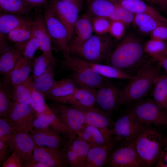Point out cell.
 Instances as JSON below:
<instances>
[{
  "label": "cell",
  "mask_w": 167,
  "mask_h": 167,
  "mask_svg": "<svg viewBox=\"0 0 167 167\" xmlns=\"http://www.w3.org/2000/svg\"><path fill=\"white\" fill-rule=\"evenodd\" d=\"M153 59L146 61L134 78L121 90L120 105L143 99L151 91L155 80L161 75L160 66Z\"/></svg>",
  "instance_id": "obj_1"
},
{
  "label": "cell",
  "mask_w": 167,
  "mask_h": 167,
  "mask_svg": "<svg viewBox=\"0 0 167 167\" xmlns=\"http://www.w3.org/2000/svg\"><path fill=\"white\" fill-rule=\"evenodd\" d=\"M144 52L138 40L127 36L111 52L108 58L109 65L131 74L130 71L136 69L138 71L146 62L143 61Z\"/></svg>",
  "instance_id": "obj_2"
},
{
  "label": "cell",
  "mask_w": 167,
  "mask_h": 167,
  "mask_svg": "<svg viewBox=\"0 0 167 167\" xmlns=\"http://www.w3.org/2000/svg\"><path fill=\"white\" fill-rule=\"evenodd\" d=\"M164 139L158 131L144 126L134 139L138 153L147 167L156 163L163 148Z\"/></svg>",
  "instance_id": "obj_3"
},
{
  "label": "cell",
  "mask_w": 167,
  "mask_h": 167,
  "mask_svg": "<svg viewBox=\"0 0 167 167\" xmlns=\"http://www.w3.org/2000/svg\"><path fill=\"white\" fill-rule=\"evenodd\" d=\"M64 58L63 66L72 71V79L81 87L98 89L108 82L107 78L81 63L77 57L69 55Z\"/></svg>",
  "instance_id": "obj_4"
},
{
  "label": "cell",
  "mask_w": 167,
  "mask_h": 167,
  "mask_svg": "<svg viewBox=\"0 0 167 167\" xmlns=\"http://www.w3.org/2000/svg\"><path fill=\"white\" fill-rule=\"evenodd\" d=\"M113 42L108 35L96 34L86 41L74 54L88 62L100 63L108 58Z\"/></svg>",
  "instance_id": "obj_5"
},
{
  "label": "cell",
  "mask_w": 167,
  "mask_h": 167,
  "mask_svg": "<svg viewBox=\"0 0 167 167\" xmlns=\"http://www.w3.org/2000/svg\"><path fill=\"white\" fill-rule=\"evenodd\" d=\"M133 103L130 109L144 125L167 126V112L153 100L142 99Z\"/></svg>",
  "instance_id": "obj_6"
},
{
  "label": "cell",
  "mask_w": 167,
  "mask_h": 167,
  "mask_svg": "<svg viewBox=\"0 0 167 167\" xmlns=\"http://www.w3.org/2000/svg\"><path fill=\"white\" fill-rule=\"evenodd\" d=\"M112 151L105 164L110 167H147L136 148L134 139L123 141Z\"/></svg>",
  "instance_id": "obj_7"
},
{
  "label": "cell",
  "mask_w": 167,
  "mask_h": 167,
  "mask_svg": "<svg viewBox=\"0 0 167 167\" xmlns=\"http://www.w3.org/2000/svg\"><path fill=\"white\" fill-rule=\"evenodd\" d=\"M44 18L52 41L64 57L70 55V40L65 26L58 18L49 6L44 11Z\"/></svg>",
  "instance_id": "obj_8"
},
{
  "label": "cell",
  "mask_w": 167,
  "mask_h": 167,
  "mask_svg": "<svg viewBox=\"0 0 167 167\" xmlns=\"http://www.w3.org/2000/svg\"><path fill=\"white\" fill-rule=\"evenodd\" d=\"M144 126L129 109L114 124L112 129L113 145L116 142L134 139Z\"/></svg>",
  "instance_id": "obj_9"
},
{
  "label": "cell",
  "mask_w": 167,
  "mask_h": 167,
  "mask_svg": "<svg viewBox=\"0 0 167 167\" xmlns=\"http://www.w3.org/2000/svg\"><path fill=\"white\" fill-rule=\"evenodd\" d=\"M92 146L74 133L65 137L62 150L68 166L82 167Z\"/></svg>",
  "instance_id": "obj_10"
},
{
  "label": "cell",
  "mask_w": 167,
  "mask_h": 167,
  "mask_svg": "<svg viewBox=\"0 0 167 167\" xmlns=\"http://www.w3.org/2000/svg\"><path fill=\"white\" fill-rule=\"evenodd\" d=\"M59 121L75 134L85 124V117L81 110L55 101L49 106Z\"/></svg>",
  "instance_id": "obj_11"
},
{
  "label": "cell",
  "mask_w": 167,
  "mask_h": 167,
  "mask_svg": "<svg viewBox=\"0 0 167 167\" xmlns=\"http://www.w3.org/2000/svg\"><path fill=\"white\" fill-rule=\"evenodd\" d=\"M36 114L30 105L15 102L6 118L16 131L30 132L34 128L33 122Z\"/></svg>",
  "instance_id": "obj_12"
},
{
  "label": "cell",
  "mask_w": 167,
  "mask_h": 167,
  "mask_svg": "<svg viewBox=\"0 0 167 167\" xmlns=\"http://www.w3.org/2000/svg\"><path fill=\"white\" fill-rule=\"evenodd\" d=\"M50 6L55 14L65 26L71 41L74 34L76 24L80 10L74 3L60 0H54Z\"/></svg>",
  "instance_id": "obj_13"
},
{
  "label": "cell",
  "mask_w": 167,
  "mask_h": 167,
  "mask_svg": "<svg viewBox=\"0 0 167 167\" xmlns=\"http://www.w3.org/2000/svg\"><path fill=\"white\" fill-rule=\"evenodd\" d=\"M96 90L85 87H77L73 92L68 96L51 100L81 110L87 109L93 107L96 105Z\"/></svg>",
  "instance_id": "obj_14"
},
{
  "label": "cell",
  "mask_w": 167,
  "mask_h": 167,
  "mask_svg": "<svg viewBox=\"0 0 167 167\" xmlns=\"http://www.w3.org/2000/svg\"><path fill=\"white\" fill-rule=\"evenodd\" d=\"M81 110L85 115V123L98 129L103 134L107 144L112 147V129L110 128L109 114L99 108L94 107Z\"/></svg>",
  "instance_id": "obj_15"
},
{
  "label": "cell",
  "mask_w": 167,
  "mask_h": 167,
  "mask_svg": "<svg viewBox=\"0 0 167 167\" xmlns=\"http://www.w3.org/2000/svg\"><path fill=\"white\" fill-rule=\"evenodd\" d=\"M121 90L108 82L98 89L96 92V104L109 114L120 105Z\"/></svg>",
  "instance_id": "obj_16"
},
{
  "label": "cell",
  "mask_w": 167,
  "mask_h": 167,
  "mask_svg": "<svg viewBox=\"0 0 167 167\" xmlns=\"http://www.w3.org/2000/svg\"><path fill=\"white\" fill-rule=\"evenodd\" d=\"M35 146L29 132L16 131L9 147L19 156L23 167L34 159L33 152Z\"/></svg>",
  "instance_id": "obj_17"
},
{
  "label": "cell",
  "mask_w": 167,
  "mask_h": 167,
  "mask_svg": "<svg viewBox=\"0 0 167 167\" xmlns=\"http://www.w3.org/2000/svg\"><path fill=\"white\" fill-rule=\"evenodd\" d=\"M33 156L34 159L47 167H68L62 149L36 145Z\"/></svg>",
  "instance_id": "obj_18"
},
{
  "label": "cell",
  "mask_w": 167,
  "mask_h": 167,
  "mask_svg": "<svg viewBox=\"0 0 167 167\" xmlns=\"http://www.w3.org/2000/svg\"><path fill=\"white\" fill-rule=\"evenodd\" d=\"M91 18L87 15L79 18L75 25V35L70 43V54L73 56L92 35L93 31Z\"/></svg>",
  "instance_id": "obj_19"
},
{
  "label": "cell",
  "mask_w": 167,
  "mask_h": 167,
  "mask_svg": "<svg viewBox=\"0 0 167 167\" xmlns=\"http://www.w3.org/2000/svg\"><path fill=\"white\" fill-rule=\"evenodd\" d=\"M36 145L62 149L64 138L51 127L35 128L29 132Z\"/></svg>",
  "instance_id": "obj_20"
},
{
  "label": "cell",
  "mask_w": 167,
  "mask_h": 167,
  "mask_svg": "<svg viewBox=\"0 0 167 167\" xmlns=\"http://www.w3.org/2000/svg\"><path fill=\"white\" fill-rule=\"evenodd\" d=\"M32 33L38 41L39 49L42 54L55 63L56 60L52 52V41L47 31L44 17L40 15L36 16L32 21Z\"/></svg>",
  "instance_id": "obj_21"
},
{
  "label": "cell",
  "mask_w": 167,
  "mask_h": 167,
  "mask_svg": "<svg viewBox=\"0 0 167 167\" xmlns=\"http://www.w3.org/2000/svg\"><path fill=\"white\" fill-rule=\"evenodd\" d=\"M34 128L51 127L62 135L64 137L73 134L62 124L48 106L43 113H36L33 122Z\"/></svg>",
  "instance_id": "obj_22"
},
{
  "label": "cell",
  "mask_w": 167,
  "mask_h": 167,
  "mask_svg": "<svg viewBox=\"0 0 167 167\" xmlns=\"http://www.w3.org/2000/svg\"><path fill=\"white\" fill-rule=\"evenodd\" d=\"M121 6L134 14H145L167 24V18L158 11L146 4L143 0H109Z\"/></svg>",
  "instance_id": "obj_23"
},
{
  "label": "cell",
  "mask_w": 167,
  "mask_h": 167,
  "mask_svg": "<svg viewBox=\"0 0 167 167\" xmlns=\"http://www.w3.org/2000/svg\"><path fill=\"white\" fill-rule=\"evenodd\" d=\"M107 144L92 146L82 167H101L105 165L112 151Z\"/></svg>",
  "instance_id": "obj_24"
},
{
  "label": "cell",
  "mask_w": 167,
  "mask_h": 167,
  "mask_svg": "<svg viewBox=\"0 0 167 167\" xmlns=\"http://www.w3.org/2000/svg\"><path fill=\"white\" fill-rule=\"evenodd\" d=\"M78 60L82 64L88 66L102 76L107 78L121 79H132L135 75L130 74L110 65L92 63L86 61L78 57Z\"/></svg>",
  "instance_id": "obj_25"
},
{
  "label": "cell",
  "mask_w": 167,
  "mask_h": 167,
  "mask_svg": "<svg viewBox=\"0 0 167 167\" xmlns=\"http://www.w3.org/2000/svg\"><path fill=\"white\" fill-rule=\"evenodd\" d=\"M33 61L21 55L13 69L5 76L9 80L12 85L24 83L30 77V73L33 68Z\"/></svg>",
  "instance_id": "obj_26"
},
{
  "label": "cell",
  "mask_w": 167,
  "mask_h": 167,
  "mask_svg": "<svg viewBox=\"0 0 167 167\" xmlns=\"http://www.w3.org/2000/svg\"><path fill=\"white\" fill-rule=\"evenodd\" d=\"M15 104L12 99V85L6 77L0 82V116L7 118Z\"/></svg>",
  "instance_id": "obj_27"
},
{
  "label": "cell",
  "mask_w": 167,
  "mask_h": 167,
  "mask_svg": "<svg viewBox=\"0 0 167 167\" xmlns=\"http://www.w3.org/2000/svg\"><path fill=\"white\" fill-rule=\"evenodd\" d=\"M76 83L71 78H65L56 81L51 88L45 96L50 100L68 96L77 88Z\"/></svg>",
  "instance_id": "obj_28"
},
{
  "label": "cell",
  "mask_w": 167,
  "mask_h": 167,
  "mask_svg": "<svg viewBox=\"0 0 167 167\" xmlns=\"http://www.w3.org/2000/svg\"><path fill=\"white\" fill-rule=\"evenodd\" d=\"M151 95L155 103L167 112V75H160L157 78Z\"/></svg>",
  "instance_id": "obj_29"
},
{
  "label": "cell",
  "mask_w": 167,
  "mask_h": 167,
  "mask_svg": "<svg viewBox=\"0 0 167 167\" xmlns=\"http://www.w3.org/2000/svg\"><path fill=\"white\" fill-rule=\"evenodd\" d=\"M75 134L92 146L107 144L103 134L98 129L86 123Z\"/></svg>",
  "instance_id": "obj_30"
},
{
  "label": "cell",
  "mask_w": 167,
  "mask_h": 167,
  "mask_svg": "<svg viewBox=\"0 0 167 167\" xmlns=\"http://www.w3.org/2000/svg\"><path fill=\"white\" fill-rule=\"evenodd\" d=\"M88 3V11L94 17L108 18L116 7V4L109 0H90Z\"/></svg>",
  "instance_id": "obj_31"
},
{
  "label": "cell",
  "mask_w": 167,
  "mask_h": 167,
  "mask_svg": "<svg viewBox=\"0 0 167 167\" xmlns=\"http://www.w3.org/2000/svg\"><path fill=\"white\" fill-rule=\"evenodd\" d=\"M132 23L139 31L145 34L150 33L160 25L167 24L150 15L142 13L135 14Z\"/></svg>",
  "instance_id": "obj_32"
},
{
  "label": "cell",
  "mask_w": 167,
  "mask_h": 167,
  "mask_svg": "<svg viewBox=\"0 0 167 167\" xmlns=\"http://www.w3.org/2000/svg\"><path fill=\"white\" fill-rule=\"evenodd\" d=\"M23 49L15 47L1 54L0 57V72L7 76L13 69L20 57Z\"/></svg>",
  "instance_id": "obj_33"
},
{
  "label": "cell",
  "mask_w": 167,
  "mask_h": 167,
  "mask_svg": "<svg viewBox=\"0 0 167 167\" xmlns=\"http://www.w3.org/2000/svg\"><path fill=\"white\" fill-rule=\"evenodd\" d=\"M55 64L51 63L43 74L33 79L34 88L44 95L51 88L56 81L54 78V71Z\"/></svg>",
  "instance_id": "obj_34"
},
{
  "label": "cell",
  "mask_w": 167,
  "mask_h": 167,
  "mask_svg": "<svg viewBox=\"0 0 167 167\" xmlns=\"http://www.w3.org/2000/svg\"><path fill=\"white\" fill-rule=\"evenodd\" d=\"M32 8L24 0H0V11L2 13L22 16Z\"/></svg>",
  "instance_id": "obj_35"
},
{
  "label": "cell",
  "mask_w": 167,
  "mask_h": 167,
  "mask_svg": "<svg viewBox=\"0 0 167 167\" xmlns=\"http://www.w3.org/2000/svg\"><path fill=\"white\" fill-rule=\"evenodd\" d=\"M32 21L27 19L24 23L12 30L8 34V38L17 43H25L32 34Z\"/></svg>",
  "instance_id": "obj_36"
},
{
  "label": "cell",
  "mask_w": 167,
  "mask_h": 167,
  "mask_svg": "<svg viewBox=\"0 0 167 167\" xmlns=\"http://www.w3.org/2000/svg\"><path fill=\"white\" fill-rule=\"evenodd\" d=\"M27 19L22 16L1 13L0 34H8L12 30L24 23Z\"/></svg>",
  "instance_id": "obj_37"
},
{
  "label": "cell",
  "mask_w": 167,
  "mask_h": 167,
  "mask_svg": "<svg viewBox=\"0 0 167 167\" xmlns=\"http://www.w3.org/2000/svg\"><path fill=\"white\" fill-rule=\"evenodd\" d=\"M12 89L14 101L30 105L31 93L29 86V78L22 84L12 85Z\"/></svg>",
  "instance_id": "obj_38"
},
{
  "label": "cell",
  "mask_w": 167,
  "mask_h": 167,
  "mask_svg": "<svg viewBox=\"0 0 167 167\" xmlns=\"http://www.w3.org/2000/svg\"><path fill=\"white\" fill-rule=\"evenodd\" d=\"M144 49L156 61L164 56L167 50V44L164 41L151 38L144 46Z\"/></svg>",
  "instance_id": "obj_39"
},
{
  "label": "cell",
  "mask_w": 167,
  "mask_h": 167,
  "mask_svg": "<svg viewBox=\"0 0 167 167\" xmlns=\"http://www.w3.org/2000/svg\"><path fill=\"white\" fill-rule=\"evenodd\" d=\"M33 83L32 77L30 76L29 84L31 93L30 105L37 113H40L44 112L48 106L45 102V95L34 88Z\"/></svg>",
  "instance_id": "obj_40"
},
{
  "label": "cell",
  "mask_w": 167,
  "mask_h": 167,
  "mask_svg": "<svg viewBox=\"0 0 167 167\" xmlns=\"http://www.w3.org/2000/svg\"><path fill=\"white\" fill-rule=\"evenodd\" d=\"M134 16V14L131 12L116 4L115 11L108 19L110 20L120 22L126 26H128L132 23Z\"/></svg>",
  "instance_id": "obj_41"
},
{
  "label": "cell",
  "mask_w": 167,
  "mask_h": 167,
  "mask_svg": "<svg viewBox=\"0 0 167 167\" xmlns=\"http://www.w3.org/2000/svg\"><path fill=\"white\" fill-rule=\"evenodd\" d=\"M16 131L6 118L0 117V140L9 146Z\"/></svg>",
  "instance_id": "obj_42"
},
{
  "label": "cell",
  "mask_w": 167,
  "mask_h": 167,
  "mask_svg": "<svg viewBox=\"0 0 167 167\" xmlns=\"http://www.w3.org/2000/svg\"><path fill=\"white\" fill-rule=\"evenodd\" d=\"M52 63H54L42 54L36 58L33 61V79H35L43 74Z\"/></svg>",
  "instance_id": "obj_43"
},
{
  "label": "cell",
  "mask_w": 167,
  "mask_h": 167,
  "mask_svg": "<svg viewBox=\"0 0 167 167\" xmlns=\"http://www.w3.org/2000/svg\"><path fill=\"white\" fill-rule=\"evenodd\" d=\"M39 48V41L32 33L31 36L24 45L22 55L28 60H33L36 50Z\"/></svg>",
  "instance_id": "obj_44"
},
{
  "label": "cell",
  "mask_w": 167,
  "mask_h": 167,
  "mask_svg": "<svg viewBox=\"0 0 167 167\" xmlns=\"http://www.w3.org/2000/svg\"><path fill=\"white\" fill-rule=\"evenodd\" d=\"M92 20L93 31L96 34H105L108 32L111 21L108 18L94 17Z\"/></svg>",
  "instance_id": "obj_45"
},
{
  "label": "cell",
  "mask_w": 167,
  "mask_h": 167,
  "mask_svg": "<svg viewBox=\"0 0 167 167\" xmlns=\"http://www.w3.org/2000/svg\"><path fill=\"white\" fill-rule=\"evenodd\" d=\"M110 21V24L108 32L113 37L117 40L120 39L124 34L126 26L120 22Z\"/></svg>",
  "instance_id": "obj_46"
},
{
  "label": "cell",
  "mask_w": 167,
  "mask_h": 167,
  "mask_svg": "<svg viewBox=\"0 0 167 167\" xmlns=\"http://www.w3.org/2000/svg\"><path fill=\"white\" fill-rule=\"evenodd\" d=\"M150 34L152 39L164 41H167V24L157 27Z\"/></svg>",
  "instance_id": "obj_47"
},
{
  "label": "cell",
  "mask_w": 167,
  "mask_h": 167,
  "mask_svg": "<svg viewBox=\"0 0 167 167\" xmlns=\"http://www.w3.org/2000/svg\"><path fill=\"white\" fill-rule=\"evenodd\" d=\"M2 167H22L23 164L19 155L15 151L11 154L3 164Z\"/></svg>",
  "instance_id": "obj_48"
},
{
  "label": "cell",
  "mask_w": 167,
  "mask_h": 167,
  "mask_svg": "<svg viewBox=\"0 0 167 167\" xmlns=\"http://www.w3.org/2000/svg\"><path fill=\"white\" fill-rule=\"evenodd\" d=\"M156 166L157 167H167V136L164 137L163 148Z\"/></svg>",
  "instance_id": "obj_49"
},
{
  "label": "cell",
  "mask_w": 167,
  "mask_h": 167,
  "mask_svg": "<svg viewBox=\"0 0 167 167\" xmlns=\"http://www.w3.org/2000/svg\"><path fill=\"white\" fill-rule=\"evenodd\" d=\"M12 152L9 145L0 140V165L2 167L3 164L8 158Z\"/></svg>",
  "instance_id": "obj_50"
},
{
  "label": "cell",
  "mask_w": 167,
  "mask_h": 167,
  "mask_svg": "<svg viewBox=\"0 0 167 167\" xmlns=\"http://www.w3.org/2000/svg\"><path fill=\"white\" fill-rule=\"evenodd\" d=\"M28 4L32 7H39L46 3V0H24Z\"/></svg>",
  "instance_id": "obj_51"
},
{
  "label": "cell",
  "mask_w": 167,
  "mask_h": 167,
  "mask_svg": "<svg viewBox=\"0 0 167 167\" xmlns=\"http://www.w3.org/2000/svg\"><path fill=\"white\" fill-rule=\"evenodd\" d=\"M23 167H47L46 165L35 160L32 161L25 164Z\"/></svg>",
  "instance_id": "obj_52"
},
{
  "label": "cell",
  "mask_w": 167,
  "mask_h": 167,
  "mask_svg": "<svg viewBox=\"0 0 167 167\" xmlns=\"http://www.w3.org/2000/svg\"><path fill=\"white\" fill-rule=\"evenodd\" d=\"M156 62L160 67L163 68L167 73V56L163 57Z\"/></svg>",
  "instance_id": "obj_53"
},
{
  "label": "cell",
  "mask_w": 167,
  "mask_h": 167,
  "mask_svg": "<svg viewBox=\"0 0 167 167\" xmlns=\"http://www.w3.org/2000/svg\"><path fill=\"white\" fill-rule=\"evenodd\" d=\"M151 1L157 4L163 8H167V0H151Z\"/></svg>",
  "instance_id": "obj_54"
},
{
  "label": "cell",
  "mask_w": 167,
  "mask_h": 167,
  "mask_svg": "<svg viewBox=\"0 0 167 167\" xmlns=\"http://www.w3.org/2000/svg\"><path fill=\"white\" fill-rule=\"evenodd\" d=\"M73 3L76 5L80 9L82 8L83 0H60Z\"/></svg>",
  "instance_id": "obj_55"
},
{
  "label": "cell",
  "mask_w": 167,
  "mask_h": 167,
  "mask_svg": "<svg viewBox=\"0 0 167 167\" xmlns=\"http://www.w3.org/2000/svg\"><path fill=\"white\" fill-rule=\"evenodd\" d=\"M167 56V51L166 52L165 54L163 57Z\"/></svg>",
  "instance_id": "obj_56"
},
{
  "label": "cell",
  "mask_w": 167,
  "mask_h": 167,
  "mask_svg": "<svg viewBox=\"0 0 167 167\" xmlns=\"http://www.w3.org/2000/svg\"><path fill=\"white\" fill-rule=\"evenodd\" d=\"M87 0V1H88V2L90 1V0Z\"/></svg>",
  "instance_id": "obj_57"
},
{
  "label": "cell",
  "mask_w": 167,
  "mask_h": 167,
  "mask_svg": "<svg viewBox=\"0 0 167 167\" xmlns=\"http://www.w3.org/2000/svg\"><path fill=\"white\" fill-rule=\"evenodd\" d=\"M150 0V1H151V0Z\"/></svg>",
  "instance_id": "obj_58"
},
{
  "label": "cell",
  "mask_w": 167,
  "mask_h": 167,
  "mask_svg": "<svg viewBox=\"0 0 167 167\" xmlns=\"http://www.w3.org/2000/svg\"></svg>",
  "instance_id": "obj_59"
}]
</instances>
